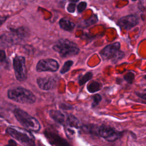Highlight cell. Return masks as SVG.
<instances>
[{
	"label": "cell",
	"mask_w": 146,
	"mask_h": 146,
	"mask_svg": "<svg viewBox=\"0 0 146 146\" xmlns=\"http://www.w3.org/2000/svg\"><path fill=\"white\" fill-rule=\"evenodd\" d=\"M72 64H73V61L72 60H69L66 61L64 63V65L63 66L62 69L60 70V73L63 74H65L66 72H68L70 70V68H71V67Z\"/></svg>",
	"instance_id": "obj_19"
},
{
	"label": "cell",
	"mask_w": 146,
	"mask_h": 146,
	"mask_svg": "<svg viewBox=\"0 0 146 146\" xmlns=\"http://www.w3.org/2000/svg\"><path fill=\"white\" fill-rule=\"evenodd\" d=\"M59 24L60 28L68 31L72 30L75 27V24L66 18H61L59 22Z\"/></svg>",
	"instance_id": "obj_14"
},
{
	"label": "cell",
	"mask_w": 146,
	"mask_h": 146,
	"mask_svg": "<svg viewBox=\"0 0 146 146\" xmlns=\"http://www.w3.org/2000/svg\"><path fill=\"white\" fill-rule=\"evenodd\" d=\"M52 48L62 58L77 55L80 51L76 43L67 39H60Z\"/></svg>",
	"instance_id": "obj_2"
},
{
	"label": "cell",
	"mask_w": 146,
	"mask_h": 146,
	"mask_svg": "<svg viewBox=\"0 0 146 146\" xmlns=\"http://www.w3.org/2000/svg\"><path fill=\"white\" fill-rule=\"evenodd\" d=\"M6 58L5 51L3 50H0V62H2Z\"/></svg>",
	"instance_id": "obj_24"
},
{
	"label": "cell",
	"mask_w": 146,
	"mask_h": 146,
	"mask_svg": "<svg viewBox=\"0 0 146 146\" xmlns=\"http://www.w3.org/2000/svg\"><path fill=\"white\" fill-rule=\"evenodd\" d=\"M71 2H78L79 0H70Z\"/></svg>",
	"instance_id": "obj_29"
},
{
	"label": "cell",
	"mask_w": 146,
	"mask_h": 146,
	"mask_svg": "<svg viewBox=\"0 0 146 146\" xmlns=\"http://www.w3.org/2000/svg\"><path fill=\"white\" fill-rule=\"evenodd\" d=\"M6 132L25 146H35L34 136L26 129L10 126L6 129Z\"/></svg>",
	"instance_id": "obj_3"
},
{
	"label": "cell",
	"mask_w": 146,
	"mask_h": 146,
	"mask_svg": "<svg viewBox=\"0 0 146 146\" xmlns=\"http://www.w3.org/2000/svg\"><path fill=\"white\" fill-rule=\"evenodd\" d=\"M92 74L91 72H88L86 73L84 75H83V76H81L79 78V80H78L79 85L82 86V85L84 84L87 81L90 80L92 78Z\"/></svg>",
	"instance_id": "obj_18"
},
{
	"label": "cell",
	"mask_w": 146,
	"mask_h": 146,
	"mask_svg": "<svg viewBox=\"0 0 146 146\" xmlns=\"http://www.w3.org/2000/svg\"><path fill=\"white\" fill-rule=\"evenodd\" d=\"M6 146H17V143L14 140L10 139L9 140L8 144Z\"/></svg>",
	"instance_id": "obj_25"
},
{
	"label": "cell",
	"mask_w": 146,
	"mask_h": 146,
	"mask_svg": "<svg viewBox=\"0 0 146 146\" xmlns=\"http://www.w3.org/2000/svg\"><path fill=\"white\" fill-rule=\"evenodd\" d=\"M102 100V96L99 94H96L93 96V102L92 103V107H95L98 105Z\"/></svg>",
	"instance_id": "obj_21"
},
{
	"label": "cell",
	"mask_w": 146,
	"mask_h": 146,
	"mask_svg": "<svg viewBox=\"0 0 146 146\" xmlns=\"http://www.w3.org/2000/svg\"><path fill=\"white\" fill-rule=\"evenodd\" d=\"M14 115L23 127L33 131H38L40 129V125L39 121L25 111L16 108L14 110Z\"/></svg>",
	"instance_id": "obj_4"
},
{
	"label": "cell",
	"mask_w": 146,
	"mask_h": 146,
	"mask_svg": "<svg viewBox=\"0 0 146 146\" xmlns=\"http://www.w3.org/2000/svg\"><path fill=\"white\" fill-rule=\"evenodd\" d=\"M86 6H87V3L86 2H80L77 6L78 11L79 13H82L86 8Z\"/></svg>",
	"instance_id": "obj_22"
},
{
	"label": "cell",
	"mask_w": 146,
	"mask_h": 146,
	"mask_svg": "<svg viewBox=\"0 0 146 146\" xmlns=\"http://www.w3.org/2000/svg\"><path fill=\"white\" fill-rule=\"evenodd\" d=\"M137 96L143 99L146 100V93L145 94H137Z\"/></svg>",
	"instance_id": "obj_28"
},
{
	"label": "cell",
	"mask_w": 146,
	"mask_h": 146,
	"mask_svg": "<svg viewBox=\"0 0 146 146\" xmlns=\"http://www.w3.org/2000/svg\"><path fill=\"white\" fill-rule=\"evenodd\" d=\"M139 22L138 18L133 15H127L121 17L118 22L119 25L124 29H130L135 26Z\"/></svg>",
	"instance_id": "obj_10"
},
{
	"label": "cell",
	"mask_w": 146,
	"mask_h": 146,
	"mask_svg": "<svg viewBox=\"0 0 146 146\" xmlns=\"http://www.w3.org/2000/svg\"><path fill=\"white\" fill-rule=\"evenodd\" d=\"M145 79H146V75L145 76Z\"/></svg>",
	"instance_id": "obj_30"
},
{
	"label": "cell",
	"mask_w": 146,
	"mask_h": 146,
	"mask_svg": "<svg viewBox=\"0 0 146 146\" xmlns=\"http://www.w3.org/2000/svg\"><path fill=\"white\" fill-rule=\"evenodd\" d=\"M49 115L50 117L58 123L62 125L65 124L67 116H66L61 111L51 110L49 111Z\"/></svg>",
	"instance_id": "obj_12"
},
{
	"label": "cell",
	"mask_w": 146,
	"mask_h": 146,
	"mask_svg": "<svg viewBox=\"0 0 146 146\" xmlns=\"http://www.w3.org/2000/svg\"><path fill=\"white\" fill-rule=\"evenodd\" d=\"M7 18V17H0V26L5 22Z\"/></svg>",
	"instance_id": "obj_26"
},
{
	"label": "cell",
	"mask_w": 146,
	"mask_h": 146,
	"mask_svg": "<svg viewBox=\"0 0 146 146\" xmlns=\"http://www.w3.org/2000/svg\"><path fill=\"white\" fill-rule=\"evenodd\" d=\"M13 67L17 79L24 81L27 79V70L25 59L22 56L16 55L13 59Z\"/></svg>",
	"instance_id": "obj_6"
},
{
	"label": "cell",
	"mask_w": 146,
	"mask_h": 146,
	"mask_svg": "<svg viewBox=\"0 0 146 146\" xmlns=\"http://www.w3.org/2000/svg\"><path fill=\"white\" fill-rule=\"evenodd\" d=\"M132 1H136V0H132Z\"/></svg>",
	"instance_id": "obj_31"
},
{
	"label": "cell",
	"mask_w": 146,
	"mask_h": 146,
	"mask_svg": "<svg viewBox=\"0 0 146 146\" xmlns=\"http://www.w3.org/2000/svg\"><path fill=\"white\" fill-rule=\"evenodd\" d=\"M8 98L22 104H33L35 102V96L30 90L22 88L16 87L7 91Z\"/></svg>",
	"instance_id": "obj_1"
},
{
	"label": "cell",
	"mask_w": 146,
	"mask_h": 146,
	"mask_svg": "<svg viewBox=\"0 0 146 146\" xmlns=\"http://www.w3.org/2000/svg\"><path fill=\"white\" fill-rule=\"evenodd\" d=\"M13 30L17 35L18 38L21 39H23L29 35V29L25 27H21L17 29H10Z\"/></svg>",
	"instance_id": "obj_15"
},
{
	"label": "cell",
	"mask_w": 146,
	"mask_h": 146,
	"mask_svg": "<svg viewBox=\"0 0 146 146\" xmlns=\"http://www.w3.org/2000/svg\"><path fill=\"white\" fill-rule=\"evenodd\" d=\"M20 40L15 33L10 30V32L2 34L0 36V46H10Z\"/></svg>",
	"instance_id": "obj_11"
},
{
	"label": "cell",
	"mask_w": 146,
	"mask_h": 146,
	"mask_svg": "<svg viewBox=\"0 0 146 146\" xmlns=\"http://www.w3.org/2000/svg\"><path fill=\"white\" fill-rule=\"evenodd\" d=\"M124 79L129 84H131L133 83L135 78V75L132 72H129L127 74H126L124 77Z\"/></svg>",
	"instance_id": "obj_20"
},
{
	"label": "cell",
	"mask_w": 146,
	"mask_h": 146,
	"mask_svg": "<svg viewBox=\"0 0 146 146\" xmlns=\"http://www.w3.org/2000/svg\"><path fill=\"white\" fill-rule=\"evenodd\" d=\"M120 44L119 42H116L106 46L100 52V54L104 59H112L117 60L123 56V53L120 49Z\"/></svg>",
	"instance_id": "obj_5"
},
{
	"label": "cell",
	"mask_w": 146,
	"mask_h": 146,
	"mask_svg": "<svg viewBox=\"0 0 146 146\" xmlns=\"http://www.w3.org/2000/svg\"><path fill=\"white\" fill-rule=\"evenodd\" d=\"M36 83L42 90H50L55 87L57 84V79L52 76L40 77L37 78Z\"/></svg>",
	"instance_id": "obj_9"
},
{
	"label": "cell",
	"mask_w": 146,
	"mask_h": 146,
	"mask_svg": "<svg viewBox=\"0 0 146 146\" xmlns=\"http://www.w3.org/2000/svg\"><path fill=\"white\" fill-rule=\"evenodd\" d=\"M45 134L46 135V136L49 139V140L51 141L52 144L57 146H70L66 141L60 138L59 136L53 133L46 132Z\"/></svg>",
	"instance_id": "obj_13"
},
{
	"label": "cell",
	"mask_w": 146,
	"mask_h": 146,
	"mask_svg": "<svg viewBox=\"0 0 146 146\" xmlns=\"http://www.w3.org/2000/svg\"><path fill=\"white\" fill-rule=\"evenodd\" d=\"M59 63L56 60L48 58L39 60L36 66V70L38 72H55L59 69Z\"/></svg>",
	"instance_id": "obj_7"
},
{
	"label": "cell",
	"mask_w": 146,
	"mask_h": 146,
	"mask_svg": "<svg viewBox=\"0 0 146 146\" xmlns=\"http://www.w3.org/2000/svg\"><path fill=\"white\" fill-rule=\"evenodd\" d=\"M65 124L69 128H76L79 127V121L78 119L72 115H67Z\"/></svg>",
	"instance_id": "obj_16"
},
{
	"label": "cell",
	"mask_w": 146,
	"mask_h": 146,
	"mask_svg": "<svg viewBox=\"0 0 146 146\" xmlns=\"http://www.w3.org/2000/svg\"><path fill=\"white\" fill-rule=\"evenodd\" d=\"M102 87V84L97 81L91 82L87 86L88 91L90 93H94L99 91Z\"/></svg>",
	"instance_id": "obj_17"
},
{
	"label": "cell",
	"mask_w": 146,
	"mask_h": 146,
	"mask_svg": "<svg viewBox=\"0 0 146 146\" xmlns=\"http://www.w3.org/2000/svg\"><path fill=\"white\" fill-rule=\"evenodd\" d=\"M75 8H76V5L75 3H70L67 7V10L69 13H74L75 10Z\"/></svg>",
	"instance_id": "obj_23"
},
{
	"label": "cell",
	"mask_w": 146,
	"mask_h": 146,
	"mask_svg": "<svg viewBox=\"0 0 146 146\" xmlns=\"http://www.w3.org/2000/svg\"><path fill=\"white\" fill-rule=\"evenodd\" d=\"M99 133L101 137L108 141L113 142L118 139L120 133L113 128L106 125H102L99 129Z\"/></svg>",
	"instance_id": "obj_8"
},
{
	"label": "cell",
	"mask_w": 146,
	"mask_h": 146,
	"mask_svg": "<svg viewBox=\"0 0 146 146\" xmlns=\"http://www.w3.org/2000/svg\"><path fill=\"white\" fill-rule=\"evenodd\" d=\"M60 108H62L63 109H70L71 108V106L67 104H62V106H60Z\"/></svg>",
	"instance_id": "obj_27"
}]
</instances>
